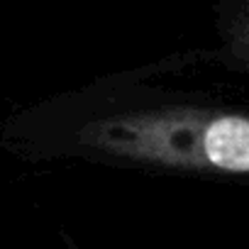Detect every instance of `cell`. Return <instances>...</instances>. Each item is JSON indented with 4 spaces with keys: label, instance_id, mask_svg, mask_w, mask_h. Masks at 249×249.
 <instances>
[{
    "label": "cell",
    "instance_id": "1",
    "mask_svg": "<svg viewBox=\"0 0 249 249\" xmlns=\"http://www.w3.org/2000/svg\"><path fill=\"white\" fill-rule=\"evenodd\" d=\"M64 142L83 157L198 176L249 178V110L166 98H117L73 120Z\"/></svg>",
    "mask_w": 249,
    "mask_h": 249
},
{
    "label": "cell",
    "instance_id": "2",
    "mask_svg": "<svg viewBox=\"0 0 249 249\" xmlns=\"http://www.w3.org/2000/svg\"><path fill=\"white\" fill-rule=\"evenodd\" d=\"M220 37H222V56L249 71V3H234L225 8L220 18Z\"/></svg>",
    "mask_w": 249,
    "mask_h": 249
}]
</instances>
